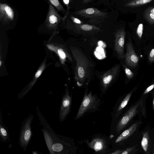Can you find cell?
Returning a JSON list of instances; mask_svg holds the SVG:
<instances>
[{"label": "cell", "mask_w": 154, "mask_h": 154, "mask_svg": "<svg viewBox=\"0 0 154 154\" xmlns=\"http://www.w3.org/2000/svg\"><path fill=\"white\" fill-rule=\"evenodd\" d=\"M37 114L43 127L41 129L48 149L51 154H68L73 152L72 144L67 137L57 134L52 129L37 106Z\"/></svg>", "instance_id": "6da1fadb"}, {"label": "cell", "mask_w": 154, "mask_h": 154, "mask_svg": "<svg viewBox=\"0 0 154 154\" xmlns=\"http://www.w3.org/2000/svg\"><path fill=\"white\" fill-rule=\"evenodd\" d=\"M70 50L75 62L74 79L76 83L79 87L88 85L93 78L95 64L80 48L71 46Z\"/></svg>", "instance_id": "7a4b0ae2"}, {"label": "cell", "mask_w": 154, "mask_h": 154, "mask_svg": "<svg viewBox=\"0 0 154 154\" xmlns=\"http://www.w3.org/2000/svg\"><path fill=\"white\" fill-rule=\"evenodd\" d=\"M147 96V94L141 96L123 115L116 125V131L117 133H120L125 128L136 116L146 117V103Z\"/></svg>", "instance_id": "3957f363"}, {"label": "cell", "mask_w": 154, "mask_h": 154, "mask_svg": "<svg viewBox=\"0 0 154 154\" xmlns=\"http://www.w3.org/2000/svg\"><path fill=\"white\" fill-rule=\"evenodd\" d=\"M100 104V99L96 94H93L91 91L88 93L85 91L75 120L79 119L87 113L97 111Z\"/></svg>", "instance_id": "277c9868"}, {"label": "cell", "mask_w": 154, "mask_h": 154, "mask_svg": "<svg viewBox=\"0 0 154 154\" xmlns=\"http://www.w3.org/2000/svg\"><path fill=\"white\" fill-rule=\"evenodd\" d=\"M34 118V115L30 114L21 123L19 143L24 152L26 150L32 137L31 124Z\"/></svg>", "instance_id": "5b68a950"}, {"label": "cell", "mask_w": 154, "mask_h": 154, "mask_svg": "<svg viewBox=\"0 0 154 154\" xmlns=\"http://www.w3.org/2000/svg\"><path fill=\"white\" fill-rule=\"evenodd\" d=\"M120 64H116L101 76L100 85L103 94L105 93L117 78L120 70Z\"/></svg>", "instance_id": "8992f818"}, {"label": "cell", "mask_w": 154, "mask_h": 154, "mask_svg": "<svg viewBox=\"0 0 154 154\" xmlns=\"http://www.w3.org/2000/svg\"><path fill=\"white\" fill-rule=\"evenodd\" d=\"M72 96L69 94L68 86L66 87L61 101L59 113V120L60 122L66 119L71 110L72 105Z\"/></svg>", "instance_id": "52a82bcc"}, {"label": "cell", "mask_w": 154, "mask_h": 154, "mask_svg": "<svg viewBox=\"0 0 154 154\" xmlns=\"http://www.w3.org/2000/svg\"><path fill=\"white\" fill-rule=\"evenodd\" d=\"M125 32L124 29H120L118 30L115 34V50L119 58L124 59L125 54L124 47Z\"/></svg>", "instance_id": "ba28073f"}, {"label": "cell", "mask_w": 154, "mask_h": 154, "mask_svg": "<svg viewBox=\"0 0 154 154\" xmlns=\"http://www.w3.org/2000/svg\"><path fill=\"white\" fill-rule=\"evenodd\" d=\"M124 58L126 64L129 67L134 68L138 64L139 58L130 42L127 44L126 52Z\"/></svg>", "instance_id": "9c48e42d"}, {"label": "cell", "mask_w": 154, "mask_h": 154, "mask_svg": "<svg viewBox=\"0 0 154 154\" xmlns=\"http://www.w3.org/2000/svg\"><path fill=\"white\" fill-rule=\"evenodd\" d=\"M61 16L53 5L50 4L48 14L45 20L47 26L50 28H55L62 19Z\"/></svg>", "instance_id": "30bf717a"}, {"label": "cell", "mask_w": 154, "mask_h": 154, "mask_svg": "<svg viewBox=\"0 0 154 154\" xmlns=\"http://www.w3.org/2000/svg\"><path fill=\"white\" fill-rule=\"evenodd\" d=\"M86 143L88 147L97 153H105L107 149L106 142L103 138L96 137L90 141L87 140Z\"/></svg>", "instance_id": "8fae6325"}, {"label": "cell", "mask_w": 154, "mask_h": 154, "mask_svg": "<svg viewBox=\"0 0 154 154\" xmlns=\"http://www.w3.org/2000/svg\"><path fill=\"white\" fill-rule=\"evenodd\" d=\"M74 13L76 15L86 18L105 17L107 16L106 13L93 8L78 10L75 11Z\"/></svg>", "instance_id": "7c38bea8"}, {"label": "cell", "mask_w": 154, "mask_h": 154, "mask_svg": "<svg viewBox=\"0 0 154 154\" xmlns=\"http://www.w3.org/2000/svg\"><path fill=\"white\" fill-rule=\"evenodd\" d=\"M14 13L13 9L6 3L0 4V21L3 23L11 21L14 19Z\"/></svg>", "instance_id": "4fadbf2b"}, {"label": "cell", "mask_w": 154, "mask_h": 154, "mask_svg": "<svg viewBox=\"0 0 154 154\" xmlns=\"http://www.w3.org/2000/svg\"><path fill=\"white\" fill-rule=\"evenodd\" d=\"M135 88L129 92L124 95L120 102L117 108L115 111V117L117 118L120 116L122 111L127 105L133 93L136 90Z\"/></svg>", "instance_id": "5bb4252c"}, {"label": "cell", "mask_w": 154, "mask_h": 154, "mask_svg": "<svg viewBox=\"0 0 154 154\" xmlns=\"http://www.w3.org/2000/svg\"><path fill=\"white\" fill-rule=\"evenodd\" d=\"M142 123L141 121H139L134 123L117 137L115 143H119L127 139L136 131Z\"/></svg>", "instance_id": "9a60e30c"}, {"label": "cell", "mask_w": 154, "mask_h": 154, "mask_svg": "<svg viewBox=\"0 0 154 154\" xmlns=\"http://www.w3.org/2000/svg\"><path fill=\"white\" fill-rule=\"evenodd\" d=\"M47 46L49 50L54 51L57 54L62 64H64L67 57L71 61H72V60L71 56L63 49L62 48H56L53 45H48Z\"/></svg>", "instance_id": "2e32d148"}, {"label": "cell", "mask_w": 154, "mask_h": 154, "mask_svg": "<svg viewBox=\"0 0 154 154\" xmlns=\"http://www.w3.org/2000/svg\"><path fill=\"white\" fill-rule=\"evenodd\" d=\"M0 136L2 142L7 143L10 142V137L8 128L3 124L2 112L0 109Z\"/></svg>", "instance_id": "e0dca14e"}, {"label": "cell", "mask_w": 154, "mask_h": 154, "mask_svg": "<svg viewBox=\"0 0 154 154\" xmlns=\"http://www.w3.org/2000/svg\"><path fill=\"white\" fill-rule=\"evenodd\" d=\"M141 144L143 150L146 153H151L152 144L149 132L148 131L143 133Z\"/></svg>", "instance_id": "ac0fdd59"}, {"label": "cell", "mask_w": 154, "mask_h": 154, "mask_svg": "<svg viewBox=\"0 0 154 154\" xmlns=\"http://www.w3.org/2000/svg\"><path fill=\"white\" fill-rule=\"evenodd\" d=\"M75 26L78 30L82 31L89 32L100 30L99 28L95 26L88 24H75Z\"/></svg>", "instance_id": "d6986e66"}, {"label": "cell", "mask_w": 154, "mask_h": 154, "mask_svg": "<svg viewBox=\"0 0 154 154\" xmlns=\"http://www.w3.org/2000/svg\"><path fill=\"white\" fill-rule=\"evenodd\" d=\"M152 0H132L126 4L128 7H133L142 5L149 3Z\"/></svg>", "instance_id": "ffe728a7"}, {"label": "cell", "mask_w": 154, "mask_h": 154, "mask_svg": "<svg viewBox=\"0 0 154 154\" xmlns=\"http://www.w3.org/2000/svg\"><path fill=\"white\" fill-rule=\"evenodd\" d=\"M144 17L149 23L154 24V13H151L146 11L144 14Z\"/></svg>", "instance_id": "44dd1931"}, {"label": "cell", "mask_w": 154, "mask_h": 154, "mask_svg": "<svg viewBox=\"0 0 154 154\" xmlns=\"http://www.w3.org/2000/svg\"><path fill=\"white\" fill-rule=\"evenodd\" d=\"M50 3L60 11H64V9L58 0H48Z\"/></svg>", "instance_id": "7402d4cb"}, {"label": "cell", "mask_w": 154, "mask_h": 154, "mask_svg": "<svg viewBox=\"0 0 154 154\" xmlns=\"http://www.w3.org/2000/svg\"><path fill=\"white\" fill-rule=\"evenodd\" d=\"M137 145L134 146L123 150L121 154H132L134 153L137 151Z\"/></svg>", "instance_id": "603a6c76"}, {"label": "cell", "mask_w": 154, "mask_h": 154, "mask_svg": "<svg viewBox=\"0 0 154 154\" xmlns=\"http://www.w3.org/2000/svg\"><path fill=\"white\" fill-rule=\"evenodd\" d=\"M125 71L127 78L131 79L133 76L134 74L133 72L129 68L124 66Z\"/></svg>", "instance_id": "cb8c5ba5"}, {"label": "cell", "mask_w": 154, "mask_h": 154, "mask_svg": "<svg viewBox=\"0 0 154 154\" xmlns=\"http://www.w3.org/2000/svg\"><path fill=\"white\" fill-rule=\"evenodd\" d=\"M143 26L142 23L140 24L137 28V33L140 38H141L142 36L143 33Z\"/></svg>", "instance_id": "d4e9b609"}, {"label": "cell", "mask_w": 154, "mask_h": 154, "mask_svg": "<svg viewBox=\"0 0 154 154\" xmlns=\"http://www.w3.org/2000/svg\"><path fill=\"white\" fill-rule=\"evenodd\" d=\"M154 88V82L147 87L144 90L141 96L147 95Z\"/></svg>", "instance_id": "484cf974"}, {"label": "cell", "mask_w": 154, "mask_h": 154, "mask_svg": "<svg viewBox=\"0 0 154 154\" xmlns=\"http://www.w3.org/2000/svg\"><path fill=\"white\" fill-rule=\"evenodd\" d=\"M45 67V64H43L42 66L39 68L37 71L35 75V78L37 79L42 74L43 71L44 70Z\"/></svg>", "instance_id": "4316f807"}, {"label": "cell", "mask_w": 154, "mask_h": 154, "mask_svg": "<svg viewBox=\"0 0 154 154\" xmlns=\"http://www.w3.org/2000/svg\"><path fill=\"white\" fill-rule=\"evenodd\" d=\"M149 61L152 63L154 62V48H152L148 56Z\"/></svg>", "instance_id": "83f0119b"}, {"label": "cell", "mask_w": 154, "mask_h": 154, "mask_svg": "<svg viewBox=\"0 0 154 154\" xmlns=\"http://www.w3.org/2000/svg\"><path fill=\"white\" fill-rule=\"evenodd\" d=\"M70 17L71 20L75 24L80 25L82 24V21L79 19L73 16H71Z\"/></svg>", "instance_id": "f1b7e54d"}, {"label": "cell", "mask_w": 154, "mask_h": 154, "mask_svg": "<svg viewBox=\"0 0 154 154\" xmlns=\"http://www.w3.org/2000/svg\"><path fill=\"white\" fill-rule=\"evenodd\" d=\"M123 150L120 149H117L113 152L110 153L111 154H121Z\"/></svg>", "instance_id": "f546056e"}, {"label": "cell", "mask_w": 154, "mask_h": 154, "mask_svg": "<svg viewBox=\"0 0 154 154\" xmlns=\"http://www.w3.org/2000/svg\"><path fill=\"white\" fill-rule=\"evenodd\" d=\"M148 12H150L151 13H154V8H150L148 9L146 11Z\"/></svg>", "instance_id": "4dcf8cb0"}, {"label": "cell", "mask_w": 154, "mask_h": 154, "mask_svg": "<svg viewBox=\"0 0 154 154\" xmlns=\"http://www.w3.org/2000/svg\"><path fill=\"white\" fill-rule=\"evenodd\" d=\"M93 0H82L83 2L84 3H86L92 1Z\"/></svg>", "instance_id": "1f68e13d"}, {"label": "cell", "mask_w": 154, "mask_h": 154, "mask_svg": "<svg viewBox=\"0 0 154 154\" xmlns=\"http://www.w3.org/2000/svg\"><path fill=\"white\" fill-rule=\"evenodd\" d=\"M152 109L153 111L154 112V94H153V100H152Z\"/></svg>", "instance_id": "d6a6232c"}, {"label": "cell", "mask_w": 154, "mask_h": 154, "mask_svg": "<svg viewBox=\"0 0 154 154\" xmlns=\"http://www.w3.org/2000/svg\"><path fill=\"white\" fill-rule=\"evenodd\" d=\"M152 154H154V148H153L152 151Z\"/></svg>", "instance_id": "836d02e7"}, {"label": "cell", "mask_w": 154, "mask_h": 154, "mask_svg": "<svg viewBox=\"0 0 154 154\" xmlns=\"http://www.w3.org/2000/svg\"><path fill=\"white\" fill-rule=\"evenodd\" d=\"M70 1H71L72 0H69Z\"/></svg>", "instance_id": "e575fe53"}]
</instances>
